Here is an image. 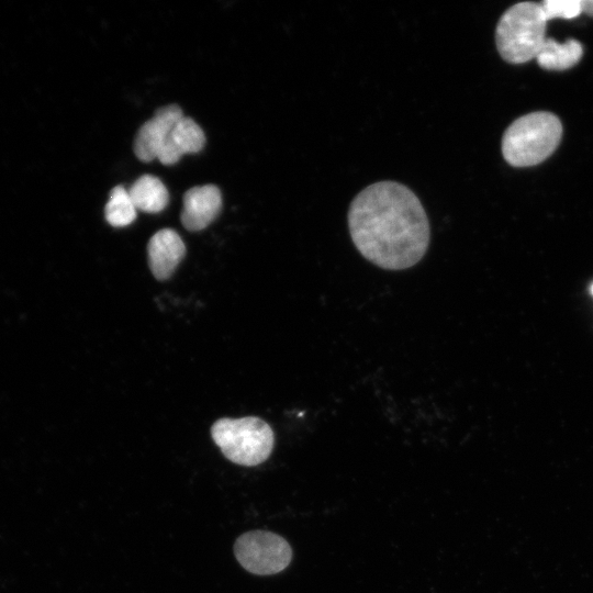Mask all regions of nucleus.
<instances>
[{"label": "nucleus", "instance_id": "nucleus-14", "mask_svg": "<svg viewBox=\"0 0 593 593\" xmlns=\"http://www.w3.org/2000/svg\"><path fill=\"white\" fill-rule=\"evenodd\" d=\"M582 12L593 16V0H581Z\"/></svg>", "mask_w": 593, "mask_h": 593}, {"label": "nucleus", "instance_id": "nucleus-9", "mask_svg": "<svg viewBox=\"0 0 593 593\" xmlns=\"http://www.w3.org/2000/svg\"><path fill=\"white\" fill-rule=\"evenodd\" d=\"M204 144L202 128L192 119L183 115L172 127L157 159L164 165H174L182 155L200 152Z\"/></svg>", "mask_w": 593, "mask_h": 593}, {"label": "nucleus", "instance_id": "nucleus-12", "mask_svg": "<svg viewBox=\"0 0 593 593\" xmlns=\"http://www.w3.org/2000/svg\"><path fill=\"white\" fill-rule=\"evenodd\" d=\"M136 211L128 190L116 186L110 191L109 200L104 208V216L108 223L114 227L130 225L136 217Z\"/></svg>", "mask_w": 593, "mask_h": 593}, {"label": "nucleus", "instance_id": "nucleus-10", "mask_svg": "<svg viewBox=\"0 0 593 593\" xmlns=\"http://www.w3.org/2000/svg\"><path fill=\"white\" fill-rule=\"evenodd\" d=\"M130 197L137 210L147 213L163 211L169 201L165 184L155 176H141L128 189Z\"/></svg>", "mask_w": 593, "mask_h": 593}, {"label": "nucleus", "instance_id": "nucleus-13", "mask_svg": "<svg viewBox=\"0 0 593 593\" xmlns=\"http://www.w3.org/2000/svg\"><path fill=\"white\" fill-rule=\"evenodd\" d=\"M546 20L573 19L582 12L581 0H545L540 3Z\"/></svg>", "mask_w": 593, "mask_h": 593}, {"label": "nucleus", "instance_id": "nucleus-2", "mask_svg": "<svg viewBox=\"0 0 593 593\" xmlns=\"http://www.w3.org/2000/svg\"><path fill=\"white\" fill-rule=\"evenodd\" d=\"M562 135L560 120L550 112H533L515 120L504 132L502 154L514 167L537 165L557 148Z\"/></svg>", "mask_w": 593, "mask_h": 593}, {"label": "nucleus", "instance_id": "nucleus-15", "mask_svg": "<svg viewBox=\"0 0 593 593\" xmlns=\"http://www.w3.org/2000/svg\"><path fill=\"white\" fill-rule=\"evenodd\" d=\"M592 293H593V286H592Z\"/></svg>", "mask_w": 593, "mask_h": 593}, {"label": "nucleus", "instance_id": "nucleus-3", "mask_svg": "<svg viewBox=\"0 0 593 593\" xmlns=\"http://www.w3.org/2000/svg\"><path fill=\"white\" fill-rule=\"evenodd\" d=\"M546 23L540 3L526 1L507 9L495 31L496 47L502 58L511 64L536 58L546 40Z\"/></svg>", "mask_w": 593, "mask_h": 593}, {"label": "nucleus", "instance_id": "nucleus-11", "mask_svg": "<svg viewBox=\"0 0 593 593\" xmlns=\"http://www.w3.org/2000/svg\"><path fill=\"white\" fill-rule=\"evenodd\" d=\"M582 54L583 47L577 40L570 38L561 44L546 37L536 59L538 65L545 69L564 70L573 67Z\"/></svg>", "mask_w": 593, "mask_h": 593}, {"label": "nucleus", "instance_id": "nucleus-1", "mask_svg": "<svg viewBox=\"0 0 593 593\" xmlns=\"http://www.w3.org/2000/svg\"><path fill=\"white\" fill-rule=\"evenodd\" d=\"M354 245L385 270L416 265L429 244V223L415 193L402 183L380 181L360 191L348 211Z\"/></svg>", "mask_w": 593, "mask_h": 593}, {"label": "nucleus", "instance_id": "nucleus-6", "mask_svg": "<svg viewBox=\"0 0 593 593\" xmlns=\"http://www.w3.org/2000/svg\"><path fill=\"white\" fill-rule=\"evenodd\" d=\"M183 116L177 104H169L156 111L138 130L134 141V153L144 163L157 158L175 124Z\"/></svg>", "mask_w": 593, "mask_h": 593}, {"label": "nucleus", "instance_id": "nucleus-4", "mask_svg": "<svg viewBox=\"0 0 593 593\" xmlns=\"http://www.w3.org/2000/svg\"><path fill=\"white\" fill-rule=\"evenodd\" d=\"M214 443L224 457L242 466H257L270 456L275 436L261 418H221L211 427Z\"/></svg>", "mask_w": 593, "mask_h": 593}, {"label": "nucleus", "instance_id": "nucleus-5", "mask_svg": "<svg viewBox=\"0 0 593 593\" xmlns=\"http://www.w3.org/2000/svg\"><path fill=\"white\" fill-rule=\"evenodd\" d=\"M234 552L243 568L259 575L282 571L292 558L289 544L281 536L266 530H253L239 536Z\"/></svg>", "mask_w": 593, "mask_h": 593}, {"label": "nucleus", "instance_id": "nucleus-8", "mask_svg": "<svg viewBox=\"0 0 593 593\" xmlns=\"http://www.w3.org/2000/svg\"><path fill=\"white\" fill-rule=\"evenodd\" d=\"M148 265L158 280L168 279L183 258L186 246L180 235L171 228L156 232L147 244Z\"/></svg>", "mask_w": 593, "mask_h": 593}, {"label": "nucleus", "instance_id": "nucleus-7", "mask_svg": "<svg viewBox=\"0 0 593 593\" xmlns=\"http://www.w3.org/2000/svg\"><path fill=\"white\" fill-rule=\"evenodd\" d=\"M221 208L222 195L216 186L190 188L183 195L181 223L188 231H201L214 221Z\"/></svg>", "mask_w": 593, "mask_h": 593}]
</instances>
